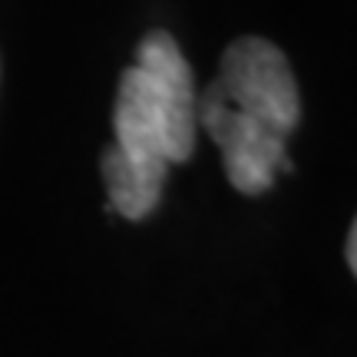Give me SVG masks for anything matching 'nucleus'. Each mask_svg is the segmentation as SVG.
I'll return each mask as SVG.
<instances>
[{
	"label": "nucleus",
	"instance_id": "nucleus-1",
	"mask_svg": "<svg viewBox=\"0 0 357 357\" xmlns=\"http://www.w3.org/2000/svg\"><path fill=\"white\" fill-rule=\"evenodd\" d=\"M195 79L178 43L166 30L146 33L136 63L119 77L113 109L116 142L102 153L109 208L129 222L155 212L169 166L185 162L195 149Z\"/></svg>",
	"mask_w": 357,
	"mask_h": 357
},
{
	"label": "nucleus",
	"instance_id": "nucleus-2",
	"mask_svg": "<svg viewBox=\"0 0 357 357\" xmlns=\"http://www.w3.org/2000/svg\"><path fill=\"white\" fill-rule=\"evenodd\" d=\"M212 89L231 113L288 142L301 119V96L288 56L261 37H238L222 53Z\"/></svg>",
	"mask_w": 357,
	"mask_h": 357
},
{
	"label": "nucleus",
	"instance_id": "nucleus-3",
	"mask_svg": "<svg viewBox=\"0 0 357 357\" xmlns=\"http://www.w3.org/2000/svg\"><path fill=\"white\" fill-rule=\"evenodd\" d=\"M347 265H351V271H354V278H357V218H354V225H351V235H347Z\"/></svg>",
	"mask_w": 357,
	"mask_h": 357
}]
</instances>
